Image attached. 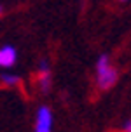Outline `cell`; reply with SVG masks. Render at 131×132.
Masks as SVG:
<instances>
[{"label": "cell", "mask_w": 131, "mask_h": 132, "mask_svg": "<svg viewBox=\"0 0 131 132\" xmlns=\"http://www.w3.org/2000/svg\"><path fill=\"white\" fill-rule=\"evenodd\" d=\"M119 73L112 66L110 57L107 54H101L96 61V85L100 90H110L117 84Z\"/></svg>", "instance_id": "cell-1"}, {"label": "cell", "mask_w": 131, "mask_h": 132, "mask_svg": "<svg viewBox=\"0 0 131 132\" xmlns=\"http://www.w3.org/2000/svg\"><path fill=\"white\" fill-rule=\"evenodd\" d=\"M124 132H131V120H128L124 125Z\"/></svg>", "instance_id": "cell-6"}, {"label": "cell", "mask_w": 131, "mask_h": 132, "mask_svg": "<svg viewBox=\"0 0 131 132\" xmlns=\"http://www.w3.org/2000/svg\"><path fill=\"white\" fill-rule=\"evenodd\" d=\"M0 14H2V7H0Z\"/></svg>", "instance_id": "cell-8"}, {"label": "cell", "mask_w": 131, "mask_h": 132, "mask_svg": "<svg viewBox=\"0 0 131 132\" xmlns=\"http://www.w3.org/2000/svg\"><path fill=\"white\" fill-rule=\"evenodd\" d=\"M39 85L42 92H49L51 89V68L47 59H42L39 64Z\"/></svg>", "instance_id": "cell-3"}, {"label": "cell", "mask_w": 131, "mask_h": 132, "mask_svg": "<svg viewBox=\"0 0 131 132\" xmlns=\"http://www.w3.org/2000/svg\"><path fill=\"white\" fill-rule=\"evenodd\" d=\"M18 61V52L12 45L0 47V68H12Z\"/></svg>", "instance_id": "cell-4"}, {"label": "cell", "mask_w": 131, "mask_h": 132, "mask_svg": "<svg viewBox=\"0 0 131 132\" xmlns=\"http://www.w3.org/2000/svg\"><path fill=\"white\" fill-rule=\"evenodd\" d=\"M119 2H128V0H119Z\"/></svg>", "instance_id": "cell-7"}, {"label": "cell", "mask_w": 131, "mask_h": 132, "mask_svg": "<svg viewBox=\"0 0 131 132\" xmlns=\"http://www.w3.org/2000/svg\"><path fill=\"white\" fill-rule=\"evenodd\" d=\"M0 82L12 87V85H18L19 84V77L18 75H12V73H2L0 75Z\"/></svg>", "instance_id": "cell-5"}, {"label": "cell", "mask_w": 131, "mask_h": 132, "mask_svg": "<svg viewBox=\"0 0 131 132\" xmlns=\"http://www.w3.org/2000/svg\"><path fill=\"white\" fill-rule=\"evenodd\" d=\"M35 132H52V113L47 106H40L37 111Z\"/></svg>", "instance_id": "cell-2"}]
</instances>
